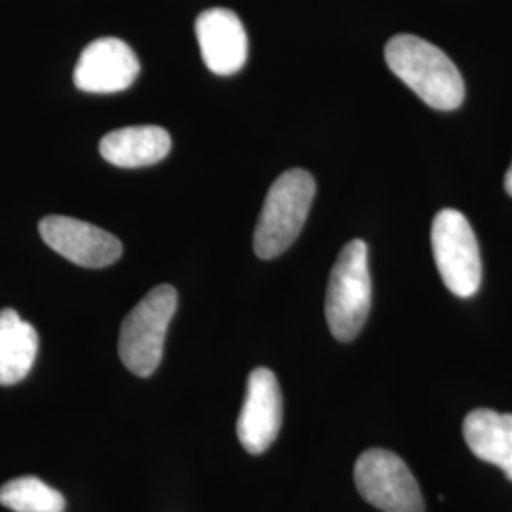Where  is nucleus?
I'll return each instance as SVG.
<instances>
[{
	"label": "nucleus",
	"mask_w": 512,
	"mask_h": 512,
	"mask_svg": "<svg viewBox=\"0 0 512 512\" xmlns=\"http://www.w3.org/2000/svg\"><path fill=\"white\" fill-rule=\"evenodd\" d=\"M385 63L431 109L448 112L461 107V73L435 44L416 35H397L385 44Z\"/></svg>",
	"instance_id": "obj_1"
},
{
	"label": "nucleus",
	"mask_w": 512,
	"mask_h": 512,
	"mask_svg": "<svg viewBox=\"0 0 512 512\" xmlns=\"http://www.w3.org/2000/svg\"><path fill=\"white\" fill-rule=\"evenodd\" d=\"M315 198V179L304 169L285 171L270 186L256 224L255 253L262 260L283 255L300 236Z\"/></svg>",
	"instance_id": "obj_2"
},
{
	"label": "nucleus",
	"mask_w": 512,
	"mask_h": 512,
	"mask_svg": "<svg viewBox=\"0 0 512 512\" xmlns=\"http://www.w3.org/2000/svg\"><path fill=\"white\" fill-rule=\"evenodd\" d=\"M372 302V281L368 272V247L363 239L344 245L327 289L325 313L330 332L338 342H353L365 327Z\"/></svg>",
	"instance_id": "obj_3"
},
{
	"label": "nucleus",
	"mask_w": 512,
	"mask_h": 512,
	"mask_svg": "<svg viewBox=\"0 0 512 512\" xmlns=\"http://www.w3.org/2000/svg\"><path fill=\"white\" fill-rule=\"evenodd\" d=\"M179 296L171 285H158L129 311L122 323L118 353L135 376L148 378L164 357L165 336L177 311Z\"/></svg>",
	"instance_id": "obj_4"
},
{
	"label": "nucleus",
	"mask_w": 512,
	"mask_h": 512,
	"mask_svg": "<svg viewBox=\"0 0 512 512\" xmlns=\"http://www.w3.org/2000/svg\"><path fill=\"white\" fill-rule=\"evenodd\" d=\"M433 256L450 293L471 298L482 283V258L475 232L463 213L442 209L431 226Z\"/></svg>",
	"instance_id": "obj_5"
},
{
	"label": "nucleus",
	"mask_w": 512,
	"mask_h": 512,
	"mask_svg": "<svg viewBox=\"0 0 512 512\" xmlns=\"http://www.w3.org/2000/svg\"><path fill=\"white\" fill-rule=\"evenodd\" d=\"M355 486L366 503L382 512H423L420 486L397 454L372 448L355 463Z\"/></svg>",
	"instance_id": "obj_6"
},
{
	"label": "nucleus",
	"mask_w": 512,
	"mask_h": 512,
	"mask_svg": "<svg viewBox=\"0 0 512 512\" xmlns=\"http://www.w3.org/2000/svg\"><path fill=\"white\" fill-rule=\"evenodd\" d=\"M40 238L57 255L82 268H107L122 253V241L90 222L73 217H46L38 224Z\"/></svg>",
	"instance_id": "obj_7"
},
{
	"label": "nucleus",
	"mask_w": 512,
	"mask_h": 512,
	"mask_svg": "<svg viewBox=\"0 0 512 512\" xmlns=\"http://www.w3.org/2000/svg\"><path fill=\"white\" fill-rule=\"evenodd\" d=\"M283 421V395L270 368H255L247 380V393L238 420L241 446L253 454H264L277 439Z\"/></svg>",
	"instance_id": "obj_8"
},
{
	"label": "nucleus",
	"mask_w": 512,
	"mask_h": 512,
	"mask_svg": "<svg viewBox=\"0 0 512 512\" xmlns=\"http://www.w3.org/2000/svg\"><path fill=\"white\" fill-rule=\"evenodd\" d=\"M139 71V59L124 40L97 38L84 48L74 67V86L86 93L124 92Z\"/></svg>",
	"instance_id": "obj_9"
},
{
	"label": "nucleus",
	"mask_w": 512,
	"mask_h": 512,
	"mask_svg": "<svg viewBox=\"0 0 512 512\" xmlns=\"http://www.w3.org/2000/svg\"><path fill=\"white\" fill-rule=\"evenodd\" d=\"M196 37L203 63L211 73L230 76L243 69L249 54L245 27L228 8H211L196 19Z\"/></svg>",
	"instance_id": "obj_10"
},
{
	"label": "nucleus",
	"mask_w": 512,
	"mask_h": 512,
	"mask_svg": "<svg viewBox=\"0 0 512 512\" xmlns=\"http://www.w3.org/2000/svg\"><path fill=\"white\" fill-rule=\"evenodd\" d=\"M171 150V135L160 126L114 129L101 139V156L116 167L135 169L162 162Z\"/></svg>",
	"instance_id": "obj_11"
},
{
	"label": "nucleus",
	"mask_w": 512,
	"mask_h": 512,
	"mask_svg": "<svg viewBox=\"0 0 512 512\" xmlns=\"http://www.w3.org/2000/svg\"><path fill=\"white\" fill-rule=\"evenodd\" d=\"M463 437L476 458L499 467L512 480V414L473 410L463 421Z\"/></svg>",
	"instance_id": "obj_12"
},
{
	"label": "nucleus",
	"mask_w": 512,
	"mask_h": 512,
	"mask_svg": "<svg viewBox=\"0 0 512 512\" xmlns=\"http://www.w3.org/2000/svg\"><path fill=\"white\" fill-rule=\"evenodd\" d=\"M38 334L16 310L0 311V385H16L35 365Z\"/></svg>",
	"instance_id": "obj_13"
},
{
	"label": "nucleus",
	"mask_w": 512,
	"mask_h": 512,
	"mask_svg": "<svg viewBox=\"0 0 512 512\" xmlns=\"http://www.w3.org/2000/svg\"><path fill=\"white\" fill-rule=\"evenodd\" d=\"M0 505L14 512H63L65 497L35 476H21L0 488Z\"/></svg>",
	"instance_id": "obj_14"
},
{
	"label": "nucleus",
	"mask_w": 512,
	"mask_h": 512,
	"mask_svg": "<svg viewBox=\"0 0 512 512\" xmlns=\"http://www.w3.org/2000/svg\"><path fill=\"white\" fill-rule=\"evenodd\" d=\"M505 190H507L509 196H512V164L509 171H507V175H505Z\"/></svg>",
	"instance_id": "obj_15"
}]
</instances>
